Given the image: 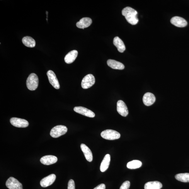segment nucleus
<instances>
[{
    "label": "nucleus",
    "instance_id": "1",
    "mask_svg": "<svg viewBox=\"0 0 189 189\" xmlns=\"http://www.w3.org/2000/svg\"><path fill=\"white\" fill-rule=\"evenodd\" d=\"M136 10L130 7H126L122 11V15L125 17L128 22L132 25H136L139 22Z\"/></svg>",
    "mask_w": 189,
    "mask_h": 189
},
{
    "label": "nucleus",
    "instance_id": "2",
    "mask_svg": "<svg viewBox=\"0 0 189 189\" xmlns=\"http://www.w3.org/2000/svg\"><path fill=\"white\" fill-rule=\"evenodd\" d=\"M39 79L37 75L31 73L29 75L26 81V85L28 89L31 91H35L38 86Z\"/></svg>",
    "mask_w": 189,
    "mask_h": 189
},
{
    "label": "nucleus",
    "instance_id": "3",
    "mask_svg": "<svg viewBox=\"0 0 189 189\" xmlns=\"http://www.w3.org/2000/svg\"><path fill=\"white\" fill-rule=\"evenodd\" d=\"M68 129L66 126L59 125L55 126L51 130L50 135L53 138H57L66 134Z\"/></svg>",
    "mask_w": 189,
    "mask_h": 189
},
{
    "label": "nucleus",
    "instance_id": "4",
    "mask_svg": "<svg viewBox=\"0 0 189 189\" xmlns=\"http://www.w3.org/2000/svg\"><path fill=\"white\" fill-rule=\"evenodd\" d=\"M101 136L104 139L109 140H114L120 139V135L119 133L112 130H106L101 133Z\"/></svg>",
    "mask_w": 189,
    "mask_h": 189
},
{
    "label": "nucleus",
    "instance_id": "5",
    "mask_svg": "<svg viewBox=\"0 0 189 189\" xmlns=\"http://www.w3.org/2000/svg\"><path fill=\"white\" fill-rule=\"evenodd\" d=\"M95 79L93 75H87L82 80L81 86L84 89L91 88L95 83Z\"/></svg>",
    "mask_w": 189,
    "mask_h": 189
},
{
    "label": "nucleus",
    "instance_id": "6",
    "mask_svg": "<svg viewBox=\"0 0 189 189\" xmlns=\"http://www.w3.org/2000/svg\"><path fill=\"white\" fill-rule=\"evenodd\" d=\"M6 185L9 189H23L22 184L17 179L11 177L6 182Z\"/></svg>",
    "mask_w": 189,
    "mask_h": 189
},
{
    "label": "nucleus",
    "instance_id": "7",
    "mask_svg": "<svg viewBox=\"0 0 189 189\" xmlns=\"http://www.w3.org/2000/svg\"><path fill=\"white\" fill-rule=\"evenodd\" d=\"M11 124L14 127L18 128H26L29 125L27 120L20 118L13 117L11 119Z\"/></svg>",
    "mask_w": 189,
    "mask_h": 189
},
{
    "label": "nucleus",
    "instance_id": "8",
    "mask_svg": "<svg viewBox=\"0 0 189 189\" xmlns=\"http://www.w3.org/2000/svg\"><path fill=\"white\" fill-rule=\"evenodd\" d=\"M74 110L75 112L87 117L93 118L95 116L93 111L82 106H76L74 108Z\"/></svg>",
    "mask_w": 189,
    "mask_h": 189
},
{
    "label": "nucleus",
    "instance_id": "9",
    "mask_svg": "<svg viewBox=\"0 0 189 189\" xmlns=\"http://www.w3.org/2000/svg\"><path fill=\"white\" fill-rule=\"evenodd\" d=\"M47 76L50 83L56 89H58L60 88V84L54 72L51 70L47 72Z\"/></svg>",
    "mask_w": 189,
    "mask_h": 189
},
{
    "label": "nucleus",
    "instance_id": "10",
    "mask_svg": "<svg viewBox=\"0 0 189 189\" xmlns=\"http://www.w3.org/2000/svg\"><path fill=\"white\" fill-rule=\"evenodd\" d=\"M56 176L55 174H51L43 179L40 181V184L43 187H46L54 183Z\"/></svg>",
    "mask_w": 189,
    "mask_h": 189
},
{
    "label": "nucleus",
    "instance_id": "11",
    "mask_svg": "<svg viewBox=\"0 0 189 189\" xmlns=\"http://www.w3.org/2000/svg\"><path fill=\"white\" fill-rule=\"evenodd\" d=\"M117 109L118 113L123 117H126L129 113L127 106L122 100L117 102Z\"/></svg>",
    "mask_w": 189,
    "mask_h": 189
},
{
    "label": "nucleus",
    "instance_id": "12",
    "mask_svg": "<svg viewBox=\"0 0 189 189\" xmlns=\"http://www.w3.org/2000/svg\"><path fill=\"white\" fill-rule=\"evenodd\" d=\"M171 23L174 25L179 28L185 27L187 25V22L185 19L178 16H175L172 18Z\"/></svg>",
    "mask_w": 189,
    "mask_h": 189
},
{
    "label": "nucleus",
    "instance_id": "13",
    "mask_svg": "<svg viewBox=\"0 0 189 189\" xmlns=\"http://www.w3.org/2000/svg\"><path fill=\"white\" fill-rule=\"evenodd\" d=\"M57 161V158L52 155H47V156H43L40 160L41 163L47 165L55 164Z\"/></svg>",
    "mask_w": 189,
    "mask_h": 189
},
{
    "label": "nucleus",
    "instance_id": "14",
    "mask_svg": "<svg viewBox=\"0 0 189 189\" xmlns=\"http://www.w3.org/2000/svg\"><path fill=\"white\" fill-rule=\"evenodd\" d=\"M143 100L145 106H149L154 104L156 101V98L154 94L150 93H147L144 94Z\"/></svg>",
    "mask_w": 189,
    "mask_h": 189
},
{
    "label": "nucleus",
    "instance_id": "15",
    "mask_svg": "<svg viewBox=\"0 0 189 189\" xmlns=\"http://www.w3.org/2000/svg\"><path fill=\"white\" fill-rule=\"evenodd\" d=\"M92 23L91 19L89 18L85 17L82 18L77 22L76 25L77 28L84 29L88 27Z\"/></svg>",
    "mask_w": 189,
    "mask_h": 189
},
{
    "label": "nucleus",
    "instance_id": "16",
    "mask_svg": "<svg viewBox=\"0 0 189 189\" xmlns=\"http://www.w3.org/2000/svg\"><path fill=\"white\" fill-rule=\"evenodd\" d=\"M81 148L87 160L90 162H91L93 161V156L91 150L87 145L84 144H82L81 145Z\"/></svg>",
    "mask_w": 189,
    "mask_h": 189
},
{
    "label": "nucleus",
    "instance_id": "17",
    "mask_svg": "<svg viewBox=\"0 0 189 189\" xmlns=\"http://www.w3.org/2000/svg\"><path fill=\"white\" fill-rule=\"evenodd\" d=\"M78 52L76 50H72L69 52L65 57V61L67 64H71L76 60L77 55Z\"/></svg>",
    "mask_w": 189,
    "mask_h": 189
},
{
    "label": "nucleus",
    "instance_id": "18",
    "mask_svg": "<svg viewBox=\"0 0 189 189\" xmlns=\"http://www.w3.org/2000/svg\"><path fill=\"white\" fill-rule=\"evenodd\" d=\"M108 66L113 69L123 70L124 69V66L122 63L115 60L109 59L107 61Z\"/></svg>",
    "mask_w": 189,
    "mask_h": 189
},
{
    "label": "nucleus",
    "instance_id": "19",
    "mask_svg": "<svg viewBox=\"0 0 189 189\" xmlns=\"http://www.w3.org/2000/svg\"><path fill=\"white\" fill-rule=\"evenodd\" d=\"M113 43L114 45L117 48L119 52L123 53L125 50V46L124 43L119 37H116L114 38Z\"/></svg>",
    "mask_w": 189,
    "mask_h": 189
},
{
    "label": "nucleus",
    "instance_id": "20",
    "mask_svg": "<svg viewBox=\"0 0 189 189\" xmlns=\"http://www.w3.org/2000/svg\"><path fill=\"white\" fill-rule=\"evenodd\" d=\"M110 161V154H106L100 166V170L102 172L106 171L108 169L109 166Z\"/></svg>",
    "mask_w": 189,
    "mask_h": 189
},
{
    "label": "nucleus",
    "instance_id": "21",
    "mask_svg": "<svg viewBox=\"0 0 189 189\" xmlns=\"http://www.w3.org/2000/svg\"><path fill=\"white\" fill-rule=\"evenodd\" d=\"M163 185L161 183L158 181H150L145 183V189H161Z\"/></svg>",
    "mask_w": 189,
    "mask_h": 189
},
{
    "label": "nucleus",
    "instance_id": "22",
    "mask_svg": "<svg viewBox=\"0 0 189 189\" xmlns=\"http://www.w3.org/2000/svg\"><path fill=\"white\" fill-rule=\"evenodd\" d=\"M22 43L24 45L28 47H34L36 45L35 40L30 36L24 37L22 39Z\"/></svg>",
    "mask_w": 189,
    "mask_h": 189
},
{
    "label": "nucleus",
    "instance_id": "23",
    "mask_svg": "<svg viewBox=\"0 0 189 189\" xmlns=\"http://www.w3.org/2000/svg\"><path fill=\"white\" fill-rule=\"evenodd\" d=\"M175 178L178 180L183 182H189V173H183L177 174Z\"/></svg>",
    "mask_w": 189,
    "mask_h": 189
},
{
    "label": "nucleus",
    "instance_id": "24",
    "mask_svg": "<svg viewBox=\"0 0 189 189\" xmlns=\"http://www.w3.org/2000/svg\"><path fill=\"white\" fill-rule=\"evenodd\" d=\"M142 166L141 161L138 160H134L129 162L127 164V167L130 169H138Z\"/></svg>",
    "mask_w": 189,
    "mask_h": 189
},
{
    "label": "nucleus",
    "instance_id": "25",
    "mask_svg": "<svg viewBox=\"0 0 189 189\" xmlns=\"http://www.w3.org/2000/svg\"><path fill=\"white\" fill-rule=\"evenodd\" d=\"M130 185V183L129 181H125L121 185L120 189H129Z\"/></svg>",
    "mask_w": 189,
    "mask_h": 189
},
{
    "label": "nucleus",
    "instance_id": "26",
    "mask_svg": "<svg viewBox=\"0 0 189 189\" xmlns=\"http://www.w3.org/2000/svg\"><path fill=\"white\" fill-rule=\"evenodd\" d=\"M68 189H75V182L72 179H71L69 182Z\"/></svg>",
    "mask_w": 189,
    "mask_h": 189
},
{
    "label": "nucleus",
    "instance_id": "27",
    "mask_svg": "<svg viewBox=\"0 0 189 189\" xmlns=\"http://www.w3.org/2000/svg\"><path fill=\"white\" fill-rule=\"evenodd\" d=\"M94 189H106V186L104 184H101L97 186Z\"/></svg>",
    "mask_w": 189,
    "mask_h": 189
}]
</instances>
